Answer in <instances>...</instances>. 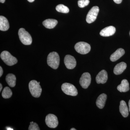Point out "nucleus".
<instances>
[{"label":"nucleus","mask_w":130,"mask_h":130,"mask_svg":"<svg viewBox=\"0 0 130 130\" xmlns=\"http://www.w3.org/2000/svg\"><path fill=\"white\" fill-rule=\"evenodd\" d=\"M47 63L51 68L57 69L60 64V57L58 53L53 52L49 54L47 58Z\"/></svg>","instance_id":"obj_1"},{"label":"nucleus","mask_w":130,"mask_h":130,"mask_svg":"<svg viewBox=\"0 0 130 130\" xmlns=\"http://www.w3.org/2000/svg\"><path fill=\"white\" fill-rule=\"evenodd\" d=\"M29 88L30 93L33 97H40L41 94L42 89L38 82L36 80H31L29 83Z\"/></svg>","instance_id":"obj_2"},{"label":"nucleus","mask_w":130,"mask_h":130,"mask_svg":"<svg viewBox=\"0 0 130 130\" xmlns=\"http://www.w3.org/2000/svg\"><path fill=\"white\" fill-rule=\"evenodd\" d=\"M18 35L20 40L22 43L26 45H30L32 42V38L29 33L24 28H20L19 30Z\"/></svg>","instance_id":"obj_3"},{"label":"nucleus","mask_w":130,"mask_h":130,"mask_svg":"<svg viewBox=\"0 0 130 130\" xmlns=\"http://www.w3.org/2000/svg\"><path fill=\"white\" fill-rule=\"evenodd\" d=\"M1 58L5 64L8 66H13L18 62L17 59L7 51H3L1 54Z\"/></svg>","instance_id":"obj_4"},{"label":"nucleus","mask_w":130,"mask_h":130,"mask_svg":"<svg viewBox=\"0 0 130 130\" xmlns=\"http://www.w3.org/2000/svg\"><path fill=\"white\" fill-rule=\"evenodd\" d=\"M75 50L78 53L81 54H86L90 51V45L87 43L80 42L77 43L74 46Z\"/></svg>","instance_id":"obj_5"},{"label":"nucleus","mask_w":130,"mask_h":130,"mask_svg":"<svg viewBox=\"0 0 130 130\" xmlns=\"http://www.w3.org/2000/svg\"><path fill=\"white\" fill-rule=\"evenodd\" d=\"M61 90L65 94L68 95L75 96L78 94L77 90L75 86L68 83H65L62 84Z\"/></svg>","instance_id":"obj_6"},{"label":"nucleus","mask_w":130,"mask_h":130,"mask_svg":"<svg viewBox=\"0 0 130 130\" xmlns=\"http://www.w3.org/2000/svg\"><path fill=\"white\" fill-rule=\"evenodd\" d=\"M99 8L98 6H94L89 11L86 18V22L90 24L94 22L98 16L99 12Z\"/></svg>","instance_id":"obj_7"},{"label":"nucleus","mask_w":130,"mask_h":130,"mask_svg":"<svg viewBox=\"0 0 130 130\" xmlns=\"http://www.w3.org/2000/svg\"><path fill=\"white\" fill-rule=\"evenodd\" d=\"M45 122L47 125L51 128H56L59 123L57 117L52 114H49L47 115L45 119Z\"/></svg>","instance_id":"obj_8"},{"label":"nucleus","mask_w":130,"mask_h":130,"mask_svg":"<svg viewBox=\"0 0 130 130\" xmlns=\"http://www.w3.org/2000/svg\"><path fill=\"white\" fill-rule=\"evenodd\" d=\"M79 84L84 89L88 88L91 82V77L90 74L88 72L84 73L79 79Z\"/></svg>","instance_id":"obj_9"},{"label":"nucleus","mask_w":130,"mask_h":130,"mask_svg":"<svg viewBox=\"0 0 130 130\" xmlns=\"http://www.w3.org/2000/svg\"><path fill=\"white\" fill-rule=\"evenodd\" d=\"M64 63L67 68L70 70L74 69L76 66V61L75 58L69 55L65 56Z\"/></svg>","instance_id":"obj_10"},{"label":"nucleus","mask_w":130,"mask_h":130,"mask_svg":"<svg viewBox=\"0 0 130 130\" xmlns=\"http://www.w3.org/2000/svg\"><path fill=\"white\" fill-rule=\"evenodd\" d=\"M108 79V74L105 70H103L98 73L96 77V81L97 84L105 83Z\"/></svg>","instance_id":"obj_11"},{"label":"nucleus","mask_w":130,"mask_h":130,"mask_svg":"<svg viewBox=\"0 0 130 130\" xmlns=\"http://www.w3.org/2000/svg\"><path fill=\"white\" fill-rule=\"evenodd\" d=\"M116 31V29L113 26H110L103 29L100 32L101 36L103 37H109L113 35Z\"/></svg>","instance_id":"obj_12"},{"label":"nucleus","mask_w":130,"mask_h":130,"mask_svg":"<svg viewBox=\"0 0 130 130\" xmlns=\"http://www.w3.org/2000/svg\"><path fill=\"white\" fill-rule=\"evenodd\" d=\"M124 50L122 48L118 49L115 52L112 54L110 57V60L112 62L116 61L119 59L124 54Z\"/></svg>","instance_id":"obj_13"},{"label":"nucleus","mask_w":130,"mask_h":130,"mask_svg":"<svg viewBox=\"0 0 130 130\" xmlns=\"http://www.w3.org/2000/svg\"><path fill=\"white\" fill-rule=\"evenodd\" d=\"M107 98V96L106 94L103 93L100 95L96 101V105L100 109L103 108L105 106Z\"/></svg>","instance_id":"obj_14"},{"label":"nucleus","mask_w":130,"mask_h":130,"mask_svg":"<svg viewBox=\"0 0 130 130\" xmlns=\"http://www.w3.org/2000/svg\"><path fill=\"white\" fill-rule=\"evenodd\" d=\"M126 64L125 62H122L117 64L114 68V73L116 75L121 74L126 69Z\"/></svg>","instance_id":"obj_15"},{"label":"nucleus","mask_w":130,"mask_h":130,"mask_svg":"<svg viewBox=\"0 0 130 130\" xmlns=\"http://www.w3.org/2000/svg\"><path fill=\"white\" fill-rule=\"evenodd\" d=\"M119 109L120 113L124 118H126L129 115V109L124 101L122 100L120 101Z\"/></svg>","instance_id":"obj_16"},{"label":"nucleus","mask_w":130,"mask_h":130,"mask_svg":"<svg viewBox=\"0 0 130 130\" xmlns=\"http://www.w3.org/2000/svg\"><path fill=\"white\" fill-rule=\"evenodd\" d=\"M9 28V22L4 16H0V30L2 31L7 30Z\"/></svg>","instance_id":"obj_17"},{"label":"nucleus","mask_w":130,"mask_h":130,"mask_svg":"<svg viewBox=\"0 0 130 130\" xmlns=\"http://www.w3.org/2000/svg\"><path fill=\"white\" fill-rule=\"evenodd\" d=\"M57 20L53 19H48L43 22V25L45 28L49 29L55 28L58 24Z\"/></svg>","instance_id":"obj_18"},{"label":"nucleus","mask_w":130,"mask_h":130,"mask_svg":"<svg viewBox=\"0 0 130 130\" xmlns=\"http://www.w3.org/2000/svg\"><path fill=\"white\" fill-rule=\"evenodd\" d=\"M117 89L120 92H126L129 90V83L128 80L124 79L121 81V84L117 87Z\"/></svg>","instance_id":"obj_19"},{"label":"nucleus","mask_w":130,"mask_h":130,"mask_svg":"<svg viewBox=\"0 0 130 130\" xmlns=\"http://www.w3.org/2000/svg\"><path fill=\"white\" fill-rule=\"evenodd\" d=\"M6 81L9 86L13 88L16 85V77L14 74L9 73L6 77Z\"/></svg>","instance_id":"obj_20"},{"label":"nucleus","mask_w":130,"mask_h":130,"mask_svg":"<svg viewBox=\"0 0 130 130\" xmlns=\"http://www.w3.org/2000/svg\"><path fill=\"white\" fill-rule=\"evenodd\" d=\"M12 95L11 89L9 87H6L3 89L2 92V96L5 99H8L11 97Z\"/></svg>","instance_id":"obj_21"},{"label":"nucleus","mask_w":130,"mask_h":130,"mask_svg":"<svg viewBox=\"0 0 130 130\" xmlns=\"http://www.w3.org/2000/svg\"><path fill=\"white\" fill-rule=\"evenodd\" d=\"M56 9L57 11L63 13H68L69 12L68 8L62 4H60L56 6Z\"/></svg>","instance_id":"obj_22"},{"label":"nucleus","mask_w":130,"mask_h":130,"mask_svg":"<svg viewBox=\"0 0 130 130\" xmlns=\"http://www.w3.org/2000/svg\"><path fill=\"white\" fill-rule=\"evenodd\" d=\"M89 0H79L78 1V5L80 8H84L88 6L89 3Z\"/></svg>","instance_id":"obj_23"},{"label":"nucleus","mask_w":130,"mask_h":130,"mask_svg":"<svg viewBox=\"0 0 130 130\" xmlns=\"http://www.w3.org/2000/svg\"><path fill=\"white\" fill-rule=\"evenodd\" d=\"M29 130H40V129L37 123L31 122L30 123V125L29 127Z\"/></svg>","instance_id":"obj_24"},{"label":"nucleus","mask_w":130,"mask_h":130,"mask_svg":"<svg viewBox=\"0 0 130 130\" xmlns=\"http://www.w3.org/2000/svg\"><path fill=\"white\" fill-rule=\"evenodd\" d=\"M113 1L116 4H120L122 1V0H113Z\"/></svg>","instance_id":"obj_25"},{"label":"nucleus","mask_w":130,"mask_h":130,"mask_svg":"<svg viewBox=\"0 0 130 130\" xmlns=\"http://www.w3.org/2000/svg\"><path fill=\"white\" fill-rule=\"evenodd\" d=\"M3 70L2 67H0V77L2 76L3 74Z\"/></svg>","instance_id":"obj_26"},{"label":"nucleus","mask_w":130,"mask_h":130,"mask_svg":"<svg viewBox=\"0 0 130 130\" xmlns=\"http://www.w3.org/2000/svg\"><path fill=\"white\" fill-rule=\"evenodd\" d=\"M2 89V85L1 84H0V92L1 91Z\"/></svg>","instance_id":"obj_27"},{"label":"nucleus","mask_w":130,"mask_h":130,"mask_svg":"<svg viewBox=\"0 0 130 130\" xmlns=\"http://www.w3.org/2000/svg\"><path fill=\"white\" fill-rule=\"evenodd\" d=\"M5 0H0V2L1 3H3L5 2Z\"/></svg>","instance_id":"obj_28"},{"label":"nucleus","mask_w":130,"mask_h":130,"mask_svg":"<svg viewBox=\"0 0 130 130\" xmlns=\"http://www.w3.org/2000/svg\"><path fill=\"white\" fill-rule=\"evenodd\" d=\"M35 1V0H28V2L31 3Z\"/></svg>","instance_id":"obj_29"},{"label":"nucleus","mask_w":130,"mask_h":130,"mask_svg":"<svg viewBox=\"0 0 130 130\" xmlns=\"http://www.w3.org/2000/svg\"><path fill=\"white\" fill-rule=\"evenodd\" d=\"M128 104H129V111L130 112V100L129 101V103H128Z\"/></svg>","instance_id":"obj_30"},{"label":"nucleus","mask_w":130,"mask_h":130,"mask_svg":"<svg viewBox=\"0 0 130 130\" xmlns=\"http://www.w3.org/2000/svg\"><path fill=\"white\" fill-rule=\"evenodd\" d=\"M7 129L8 130H13V129H12V128H7Z\"/></svg>","instance_id":"obj_31"},{"label":"nucleus","mask_w":130,"mask_h":130,"mask_svg":"<svg viewBox=\"0 0 130 130\" xmlns=\"http://www.w3.org/2000/svg\"><path fill=\"white\" fill-rule=\"evenodd\" d=\"M76 129H75V128H71V130H76Z\"/></svg>","instance_id":"obj_32"},{"label":"nucleus","mask_w":130,"mask_h":130,"mask_svg":"<svg viewBox=\"0 0 130 130\" xmlns=\"http://www.w3.org/2000/svg\"><path fill=\"white\" fill-rule=\"evenodd\" d=\"M129 35H130V32H129Z\"/></svg>","instance_id":"obj_33"}]
</instances>
